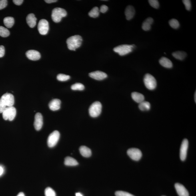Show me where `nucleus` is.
Here are the masks:
<instances>
[{
  "label": "nucleus",
  "mask_w": 196,
  "mask_h": 196,
  "mask_svg": "<svg viewBox=\"0 0 196 196\" xmlns=\"http://www.w3.org/2000/svg\"><path fill=\"white\" fill-rule=\"evenodd\" d=\"M144 83L147 89L153 90L156 88L157 83L155 77L150 74L147 73L143 79Z\"/></svg>",
  "instance_id": "nucleus-4"
},
{
  "label": "nucleus",
  "mask_w": 196,
  "mask_h": 196,
  "mask_svg": "<svg viewBox=\"0 0 196 196\" xmlns=\"http://www.w3.org/2000/svg\"><path fill=\"white\" fill-rule=\"evenodd\" d=\"M67 13L65 10L62 8L57 7L53 9L52 11L51 17L53 21L55 23H59L61 21L63 18L65 17Z\"/></svg>",
  "instance_id": "nucleus-3"
},
{
  "label": "nucleus",
  "mask_w": 196,
  "mask_h": 196,
  "mask_svg": "<svg viewBox=\"0 0 196 196\" xmlns=\"http://www.w3.org/2000/svg\"><path fill=\"white\" fill-rule=\"evenodd\" d=\"M175 187L179 196H189V193L186 188L180 183L175 184Z\"/></svg>",
  "instance_id": "nucleus-15"
},
{
  "label": "nucleus",
  "mask_w": 196,
  "mask_h": 196,
  "mask_svg": "<svg viewBox=\"0 0 196 196\" xmlns=\"http://www.w3.org/2000/svg\"><path fill=\"white\" fill-rule=\"evenodd\" d=\"M135 14V8L132 6H128L126 8L125 10V15L126 19L130 20L132 19Z\"/></svg>",
  "instance_id": "nucleus-17"
},
{
  "label": "nucleus",
  "mask_w": 196,
  "mask_h": 196,
  "mask_svg": "<svg viewBox=\"0 0 196 196\" xmlns=\"http://www.w3.org/2000/svg\"><path fill=\"white\" fill-rule=\"evenodd\" d=\"M45 2L48 3H51L56 2H57V0H45Z\"/></svg>",
  "instance_id": "nucleus-40"
},
{
  "label": "nucleus",
  "mask_w": 196,
  "mask_h": 196,
  "mask_svg": "<svg viewBox=\"0 0 196 196\" xmlns=\"http://www.w3.org/2000/svg\"><path fill=\"white\" fill-rule=\"evenodd\" d=\"M127 154L132 159L135 161L139 160L142 156V153L140 150L135 148H132L128 150Z\"/></svg>",
  "instance_id": "nucleus-9"
},
{
  "label": "nucleus",
  "mask_w": 196,
  "mask_h": 196,
  "mask_svg": "<svg viewBox=\"0 0 196 196\" xmlns=\"http://www.w3.org/2000/svg\"><path fill=\"white\" fill-rule=\"evenodd\" d=\"M70 79V76L69 75L63 74H59L57 76V79L59 81H65Z\"/></svg>",
  "instance_id": "nucleus-31"
},
{
  "label": "nucleus",
  "mask_w": 196,
  "mask_h": 196,
  "mask_svg": "<svg viewBox=\"0 0 196 196\" xmlns=\"http://www.w3.org/2000/svg\"><path fill=\"white\" fill-rule=\"evenodd\" d=\"M17 196H25V195L23 193L21 192Z\"/></svg>",
  "instance_id": "nucleus-42"
},
{
  "label": "nucleus",
  "mask_w": 196,
  "mask_h": 196,
  "mask_svg": "<svg viewBox=\"0 0 196 196\" xmlns=\"http://www.w3.org/2000/svg\"><path fill=\"white\" fill-rule=\"evenodd\" d=\"M139 108L142 111H149L151 109V104L148 102L143 101L139 104Z\"/></svg>",
  "instance_id": "nucleus-26"
},
{
  "label": "nucleus",
  "mask_w": 196,
  "mask_h": 196,
  "mask_svg": "<svg viewBox=\"0 0 196 196\" xmlns=\"http://www.w3.org/2000/svg\"><path fill=\"white\" fill-rule=\"evenodd\" d=\"M89 76L92 78L97 80H102L107 77V74L100 71L92 72L89 73Z\"/></svg>",
  "instance_id": "nucleus-13"
},
{
  "label": "nucleus",
  "mask_w": 196,
  "mask_h": 196,
  "mask_svg": "<svg viewBox=\"0 0 196 196\" xmlns=\"http://www.w3.org/2000/svg\"><path fill=\"white\" fill-rule=\"evenodd\" d=\"M169 24L170 26L174 29H177L179 27L180 25L179 22L177 19H175L170 20Z\"/></svg>",
  "instance_id": "nucleus-30"
},
{
  "label": "nucleus",
  "mask_w": 196,
  "mask_h": 196,
  "mask_svg": "<svg viewBox=\"0 0 196 196\" xmlns=\"http://www.w3.org/2000/svg\"><path fill=\"white\" fill-rule=\"evenodd\" d=\"M16 114L17 111L15 107L13 106L7 107L2 113L3 119L5 120L13 121L15 119Z\"/></svg>",
  "instance_id": "nucleus-7"
},
{
  "label": "nucleus",
  "mask_w": 196,
  "mask_h": 196,
  "mask_svg": "<svg viewBox=\"0 0 196 196\" xmlns=\"http://www.w3.org/2000/svg\"><path fill=\"white\" fill-rule=\"evenodd\" d=\"M5 54V47L3 45L0 46V58L3 57Z\"/></svg>",
  "instance_id": "nucleus-38"
},
{
  "label": "nucleus",
  "mask_w": 196,
  "mask_h": 196,
  "mask_svg": "<svg viewBox=\"0 0 196 196\" xmlns=\"http://www.w3.org/2000/svg\"><path fill=\"white\" fill-rule=\"evenodd\" d=\"M189 142L187 139H185L182 142L180 151V156L182 161H185L186 158Z\"/></svg>",
  "instance_id": "nucleus-11"
},
{
  "label": "nucleus",
  "mask_w": 196,
  "mask_h": 196,
  "mask_svg": "<svg viewBox=\"0 0 196 196\" xmlns=\"http://www.w3.org/2000/svg\"><path fill=\"white\" fill-rule=\"evenodd\" d=\"M173 57L178 60L182 61L186 57L187 54L185 52L182 51H177L174 52L172 54Z\"/></svg>",
  "instance_id": "nucleus-23"
},
{
  "label": "nucleus",
  "mask_w": 196,
  "mask_h": 196,
  "mask_svg": "<svg viewBox=\"0 0 196 196\" xmlns=\"http://www.w3.org/2000/svg\"><path fill=\"white\" fill-rule=\"evenodd\" d=\"M4 172L3 167L1 166H0V176L3 175Z\"/></svg>",
  "instance_id": "nucleus-41"
},
{
  "label": "nucleus",
  "mask_w": 196,
  "mask_h": 196,
  "mask_svg": "<svg viewBox=\"0 0 196 196\" xmlns=\"http://www.w3.org/2000/svg\"><path fill=\"white\" fill-rule=\"evenodd\" d=\"M79 151L82 155L85 157H89L92 155L91 150L85 146H81L80 147Z\"/></svg>",
  "instance_id": "nucleus-22"
},
{
  "label": "nucleus",
  "mask_w": 196,
  "mask_h": 196,
  "mask_svg": "<svg viewBox=\"0 0 196 196\" xmlns=\"http://www.w3.org/2000/svg\"><path fill=\"white\" fill-rule=\"evenodd\" d=\"M49 29V23L46 20L42 19L39 21L38 25V30L41 34L46 35Z\"/></svg>",
  "instance_id": "nucleus-10"
},
{
  "label": "nucleus",
  "mask_w": 196,
  "mask_h": 196,
  "mask_svg": "<svg viewBox=\"0 0 196 196\" xmlns=\"http://www.w3.org/2000/svg\"><path fill=\"white\" fill-rule=\"evenodd\" d=\"M27 57L32 61H37L41 58V54L38 51L34 50H30L27 51L26 53Z\"/></svg>",
  "instance_id": "nucleus-14"
},
{
  "label": "nucleus",
  "mask_w": 196,
  "mask_h": 196,
  "mask_svg": "<svg viewBox=\"0 0 196 196\" xmlns=\"http://www.w3.org/2000/svg\"><path fill=\"white\" fill-rule=\"evenodd\" d=\"M61 101L58 99H54L52 100L49 104L50 109L53 111L58 110L61 108Z\"/></svg>",
  "instance_id": "nucleus-16"
},
{
  "label": "nucleus",
  "mask_w": 196,
  "mask_h": 196,
  "mask_svg": "<svg viewBox=\"0 0 196 196\" xmlns=\"http://www.w3.org/2000/svg\"><path fill=\"white\" fill-rule=\"evenodd\" d=\"M3 22L6 27L8 28H11L14 24V19L13 17H6L3 20Z\"/></svg>",
  "instance_id": "nucleus-25"
},
{
  "label": "nucleus",
  "mask_w": 196,
  "mask_h": 196,
  "mask_svg": "<svg viewBox=\"0 0 196 196\" xmlns=\"http://www.w3.org/2000/svg\"><path fill=\"white\" fill-rule=\"evenodd\" d=\"M196 92H195V96H194V97H195L194 98V99H195V103L196 102Z\"/></svg>",
  "instance_id": "nucleus-44"
},
{
  "label": "nucleus",
  "mask_w": 196,
  "mask_h": 196,
  "mask_svg": "<svg viewBox=\"0 0 196 196\" xmlns=\"http://www.w3.org/2000/svg\"><path fill=\"white\" fill-rule=\"evenodd\" d=\"M116 196H135L129 193L126 192L119 191H117L115 193Z\"/></svg>",
  "instance_id": "nucleus-34"
},
{
  "label": "nucleus",
  "mask_w": 196,
  "mask_h": 196,
  "mask_svg": "<svg viewBox=\"0 0 196 196\" xmlns=\"http://www.w3.org/2000/svg\"><path fill=\"white\" fill-rule=\"evenodd\" d=\"M182 2L183 4H184L186 9L187 10H190L191 7L190 1V0H183Z\"/></svg>",
  "instance_id": "nucleus-35"
},
{
  "label": "nucleus",
  "mask_w": 196,
  "mask_h": 196,
  "mask_svg": "<svg viewBox=\"0 0 196 196\" xmlns=\"http://www.w3.org/2000/svg\"><path fill=\"white\" fill-rule=\"evenodd\" d=\"M23 0H14L13 1V3L15 5L18 6L21 5L23 3Z\"/></svg>",
  "instance_id": "nucleus-39"
},
{
  "label": "nucleus",
  "mask_w": 196,
  "mask_h": 196,
  "mask_svg": "<svg viewBox=\"0 0 196 196\" xmlns=\"http://www.w3.org/2000/svg\"><path fill=\"white\" fill-rule=\"evenodd\" d=\"M37 18L33 14H30L26 18V21L29 27L33 28L35 27L37 23Z\"/></svg>",
  "instance_id": "nucleus-18"
},
{
  "label": "nucleus",
  "mask_w": 196,
  "mask_h": 196,
  "mask_svg": "<svg viewBox=\"0 0 196 196\" xmlns=\"http://www.w3.org/2000/svg\"><path fill=\"white\" fill-rule=\"evenodd\" d=\"M7 5V1L6 0H0V10L4 9Z\"/></svg>",
  "instance_id": "nucleus-36"
},
{
  "label": "nucleus",
  "mask_w": 196,
  "mask_h": 196,
  "mask_svg": "<svg viewBox=\"0 0 196 196\" xmlns=\"http://www.w3.org/2000/svg\"><path fill=\"white\" fill-rule=\"evenodd\" d=\"M99 13L100 10L99 8L95 7L93 8L89 12V15L92 18H96L99 17Z\"/></svg>",
  "instance_id": "nucleus-27"
},
{
  "label": "nucleus",
  "mask_w": 196,
  "mask_h": 196,
  "mask_svg": "<svg viewBox=\"0 0 196 196\" xmlns=\"http://www.w3.org/2000/svg\"><path fill=\"white\" fill-rule=\"evenodd\" d=\"M60 137L59 132L55 131L52 132L48 138L47 144L49 147H54L58 142Z\"/></svg>",
  "instance_id": "nucleus-8"
},
{
  "label": "nucleus",
  "mask_w": 196,
  "mask_h": 196,
  "mask_svg": "<svg viewBox=\"0 0 196 196\" xmlns=\"http://www.w3.org/2000/svg\"><path fill=\"white\" fill-rule=\"evenodd\" d=\"M10 35V31L6 28L0 26V36L2 37H7Z\"/></svg>",
  "instance_id": "nucleus-28"
},
{
  "label": "nucleus",
  "mask_w": 196,
  "mask_h": 196,
  "mask_svg": "<svg viewBox=\"0 0 196 196\" xmlns=\"http://www.w3.org/2000/svg\"><path fill=\"white\" fill-rule=\"evenodd\" d=\"M149 2L151 7L157 9L159 7V1L157 0H150Z\"/></svg>",
  "instance_id": "nucleus-33"
},
{
  "label": "nucleus",
  "mask_w": 196,
  "mask_h": 196,
  "mask_svg": "<svg viewBox=\"0 0 196 196\" xmlns=\"http://www.w3.org/2000/svg\"><path fill=\"white\" fill-rule=\"evenodd\" d=\"M43 125V117L41 114L37 113L36 114L35 117V121L34 126L35 129L37 131H39L41 129Z\"/></svg>",
  "instance_id": "nucleus-12"
},
{
  "label": "nucleus",
  "mask_w": 196,
  "mask_h": 196,
  "mask_svg": "<svg viewBox=\"0 0 196 196\" xmlns=\"http://www.w3.org/2000/svg\"><path fill=\"white\" fill-rule=\"evenodd\" d=\"M152 18L150 17L146 19L142 25V29L143 30L148 31L150 30L151 28V25L153 23Z\"/></svg>",
  "instance_id": "nucleus-21"
},
{
  "label": "nucleus",
  "mask_w": 196,
  "mask_h": 196,
  "mask_svg": "<svg viewBox=\"0 0 196 196\" xmlns=\"http://www.w3.org/2000/svg\"><path fill=\"white\" fill-rule=\"evenodd\" d=\"M134 48V46L133 45H122L114 48L113 51L115 53H119L120 55L123 56L131 53Z\"/></svg>",
  "instance_id": "nucleus-6"
},
{
  "label": "nucleus",
  "mask_w": 196,
  "mask_h": 196,
  "mask_svg": "<svg viewBox=\"0 0 196 196\" xmlns=\"http://www.w3.org/2000/svg\"><path fill=\"white\" fill-rule=\"evenodd\" d=\"M76 196H83L80 193H77L76 194Z\"/></svg>",
  "instance_id": "nucleus-43"
},
{
  "label": "nucleus",
  "mask_w": 196,
  "mask_h": 196,
  "mask_svg": "<svg viewBox=\"0 0 196 196\" xmlns=\"http://www.w3.org/2000/svg\"><path fill=\"white\" fill-rule=\"evenodd\" d=\"M159 63L162 66L167 69H171L173 67V63L171 60L166 57H162L159 60Z\"/></svg>",
  "instance_id": "nucleus-19"
},
{
  "label": "nucleus",
  "mask_w": 196,
  "mask_h": 196,
  "mask_svg": "<svg viewBox=\"0 0 196 196\" xmlns=\"http://www.w3.org/2000/svg\"><path fill=\"white\" fill-rule=\"evenodd\" d=\"M101 104L99 101H96L92 104L89 109V114L92 117H96L100 115L102 111Z\"/></svg>",
  "instance_id": "nucleus-5"
},
{
  "label": "nucleus",
  "mask_w": 196,
  "mask_h": 196,
  "mask_svg": "<svg viewBox=\"0 0 196 196\" xmlns=\"http://www.w3.org/2000/svg\"><path fill=\"white\" fill-rule=\"evenodd\" d=\"M71 88L73 90L83 91L85 88L84 86L80 83H76L72 85Z\"/></svg>",
  "instance_id": "nucleus-29"
},
{
  "label": "nucleus",
  "mask_w": 196,
  "mask_h": 196,
  "mask_svg": "<svg viewBox=\"0 0 196 196\" xmlns=\"http://www.w3.org/2000/svg\"><path fill=\"white\" fill-rule=\"evenodd\" d=\"M65 165L71 166V167L77 166L79 164L78 163L75 159L70 157H67L65 158Z\"/></svg>",
  "instance_id": "nucleus-24"
},
{
  "label": "nucleus",
  "mask_w": 196,
  "mask_h": 196,
  "mask_svg": "<svg viewBox=\"0 0 196 196\" xmlns=\"http://www.w3.org/2000/svg\"><path fill=\"white\" fill-rule=\"evenodd\" d=\"M82 38L80 36L76 35L69 37L67 40L68 49L70 50H75L80 47L82 42Z\"/></svg>",
  "instance_id": "nucleus-2"
},
{
  "label": "nucleus",
  "mask_w": 196,
  "mask_h": 196,
  "mask_svg": "<svg viewBox=\"0 0 196 196\" xmlns=\"http://www.w3.org/2000/svg\"><path fill=\"white\" fill-rule=\"evenodd\" d=\"M14 102V97L11 94H4L0 99V113H2L7 107L13 106Z\"/></svg>",
  "instance_id": "nucleus-1"
},
{
  "label": "nucleus",
  "mask_w": 196,
  "mask_h": 196,
  "mask_svg": "<svg viewBox=\"0 0 196 196\" xmlns=\"http://www.w3.org/2000/svg\"><path fill=\"white\" fill-rule=\"evenodd\" d=\"M108 9V8L107 6L103 5L101 6L100 9L99 10L100 12H101V13H104L107 11Z\"/></svg>",
  "instance_id": "nucleus-37"
},
{
  "label": "nucleus",
  "mask_w": 196,
  "mask_h": 196,
  "mask_svg": "<svg viewBox=\"0 0 196 196\" xmlns=\"http://www.w3.org/2000/svg\"><path fill=\"white\" fill-rule=\"evenodd\" d=\"M45 196H56V194L54 190L51 187H47L45 190Z\"/></svg>",
  "instance_id": "nucleus-32"
},
{
  "label": "nucleus",
  "mask_w": 196,
  "mask_h": 196,
  "mask_svg": "<svg viewBox=\"0 0 196 196\" xmlns=\"http://www.w3.org/2000/svg\"><path fill=\"white\" fill-rule=\"evenodd\" d=\"M131 97L134 101L139 104L145 100L144 96L137 92H133L132 93Z\"/></svg>",
  "instance_id": "nucleus-20"
}]
</instances>
